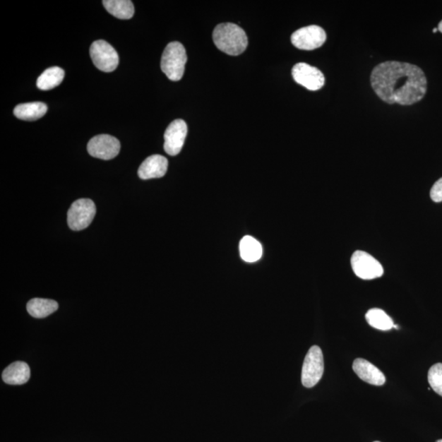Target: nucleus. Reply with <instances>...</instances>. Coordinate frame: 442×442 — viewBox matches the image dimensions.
Returning a JSON list of instances; mask_svg holds the SVG:
<instances>
[{
  "mask_svg": "<svg viewBox=\"0 0 442 442\" xmlns=\"http://www.w3.org/2000/svg\"><path fill=\"white\" fill-rule=\"evenodd\" d=\"M370 82L376 95L388 104L412 105L422 100L426 92L423 70L402 61H388L375 66Z\"/></svg>",
  "mask_w": 442,
  "mask_h": 442,
  "instance_id": "1",
  "label": "nucleus"
},
{
  "mask_svg": "<svg viewBox=\"0 0 442 442\" xmlns=\"http://www.w3.org/2000/svg\"><path fill=\"white\" fill-rule=\"evenodd\" d=\"M213 41L220 51L231 56L243 54L249 44L244 30L234 23L218 25L213 32Z\"/></svg>",
  "mask_w": 442,
  "mask_h": 442,
  "instance_id": "2",
  "label": "nucleus"
},
{
  "mask_svg": "<svg viewBox=\"0 0 442 442\" xmlns=\"http://www.w3.org/2000/svg\"><path fill=\"white\" fill-rule=\"evenodd\" d=\"M186 51L184 45L179 42L169 43L164 50L161 68L167 78L172 81L182 79L184 73L185 64L187 63Z\"/></svg>",
  "mask_w": 442,
  "mask_h": 442,
  "instance_id": "3",
  "label": "nucleus"
},
{
  "mask_svg": "<svg viewBox=\"0 0 442 442\" xmlns=\"http://www.w3.org/2000/svg\"><path fill=\"white\" fill-rule=\"evenodd\" d=\"M325 370L323 356L321 349L318 346L310 348L303 363L301 383L307 388L315 387L320 382Z\"/></svg>",
  "mask_w": 442,
  "mask_h": 442,
  "instance_id": "4",
  "label": "nucleus"
},
{
  "mask_svg": "<svg viewBox=\"0 0 442 442\" xmlns=\"http://www.w3.org/2000/svg\"><path fill=\"white\" fill-rule=\"evenodd\" d=\"M96 214V207L90 199L76 200L68 213V223L71 229L80 231L89 227Z\"/></svg>",
  "mask_w": 442,
  "mask_h": 442,
  "instance_id": "5",
  "label": "nucleus"
},
{
  "mask_svg": "<svg viewBox=\"0 0 442 442\" xmlns=\"http://www.w3.org/2000/svg\"><path fill=\"white\" fill-rule=\"evenodd\" d=\"M90 56L96 68L104 73H112L119 64L117 51L105 40H97L92 44Z\"/></svg>",
  "mask_w": 442,
  "mask_h": 442,
  "instance_id": "6",
  "label": "nucleus"
},
{
  "mask_svg": "<svg viewBox=\"0 0 442 442\" xmlns=\"http://www.w3.org/2000/svg\"><path fill=\"white\" fill-rule=\"evenodd\" d=\"M351 263L354 273L362 280H374L383 275L382 265L366 251H354Z\"/></svg>",
  "mask_w": 442,
  "mask_h": 442,
  "instance_id": "7",
  "label": "nucleus"
},
{
  "mask_svg": "<svg viewBox=\"0 0 442 442\" xmlns=\"http://www.w3.org/2000/svg\"><path fill=\"white\" fill-rule=\"evenodd\" d=\"M327 35L322 28L313 25L298 29L292 35L291 41L296 48L301 50H313L325 43Z\"/></svg>",
  "mask_w": 442,
  "mask_h": 442,
  "instance_id": "8",
  "label": "nucleus"
},
{
  "mask_svg": "<svg viewBox=\"0 0 442 442\" xmlns=\"http://www.w3.org/2000/svg\"><path fill=\"white\" fill-rule=\"evenodd\" d=\"M120 149L119 141L109 135H100L92 138L87 146V150L92 157L106 161L116 157Z\"/></svg>",
  "mask_w": 442,
  "mask_h": 442,
  "instance_id": "9",
  "label": "nucleus"
},
{
  "mask_svg": "<svg viewBox=\"0 0 442 442\" xmlns=\"http://www.w3.org/2000/svg\"><path fill=\"white\" fill-rule=\"evenodd\" d=\"M292 77L297 84L306 89L316 91L325 85V76L320 70L304 63L296 64L292 71Z\"/></svg>",
  "mask_w": 442,
  "mask_h": 442,
  "instance_id": "10",
  "label": "nucleus"
},
{
  "mask_svg": "<svg viewBox=\"0 0 442 442\" xmlns=\"http://www.w3.org/2000/svg\"><path fill=\"white\" fill-rule=\"evenodd\" d=\"M187 133L188 126L183 120H176L169 124L164 135V149L169 155L177 156L181 153Z\"/></svg>",
  "mask_w": 442,
  "mask_h": 442,
  "instance_id": "11",
  "label": "nucleus"
},
{
  "mask_svg": "<svg viewBox=\"0 0 442 442\" xmlns=\"http://www.w3.org/2000/svg\"><path fill=\"white\" fill-rule=\"evenodd\" d=\"M352 369L357 376L364 382L374 385V386H383L386 383V377L381 370H379L366 359L362 358L354 359Z\"/></svg>",
  "mask_w": 442,
  "mask_h": 442,
  "instance_id": "12",
  "label": "nucleus"
},
{
  "mask_svg": "<svg viewBox=\"0 0 442 442\" xmlns=\"http://www.w3.org/2000/svg\"><path fill=\"white\" fill-rule=\"evenodd\" d=\"M167 168L168 161L165 157L152 155L141 164L138 174L142 179L161 178L165 176Z\"/></svg>",
  "mask_w": 442,
  "mask_h": 442,
  "instance_id": "13",
  "label": "nucleus"
},
{
  "mask_svg": "<svg viewBox=\"0 0 442 442\" xmlns=\"http://www.w3.org/2000/svg\"><path fill=\"white\" fill-rule=\"evenodd\" d=\"M30 370L28 364L23 362H14L4 370V383L10 385H23L28 382Z\"/></svg>",
  "mask_w": 442,
  "mask_h": 442,
  "instance_id": "14",
  "label": "nucleus"
},
{
  "mask_svg": "<svg viewBox=\"0 0 442 442\" xmlns=\"http://www.w3.org/2000/svg\"><path fill=\"white\" fill-rule=\"evenodd\" d=\"M48 111V106L41 102L19 104L14 109V115L23 121H37L43 117Z\"/></svg>",
  "mask_w": 442,
  "mask_h": 442,
  "instance_id": "15",
  "label": "nucleus"
},
{
  "mask_svg": "<svg viewBox=\"0 0 442 442\" xmlns=\"http://www.w3.org/2000/svg\"><path fill=\"white\" fill-rule=\"evenodd\" d=\"M27 309L30 316L35 318H45L59 309L58 302L54 300L34 298L28 303Z\"/></svg>",
  "mask_w": 442,
  "mask_h": 442,
  "instance_id": "16",
  "label": "nucleus"
},
{
  "mask_svg": "<svg viewBox=\"0 0 442 442\" xmlns=\"http://www.w3.org/2000/svg\"><path fill=\"white\" fill-rule=\"evenodd\" d=\"M102 4L107 12L119 19H131L135 14V7L130 0H104Z\"/></svg>",
  "mask_w": 442,
  "mask_h": 442,
  "instance_id": "17",
  "label": "nucleus"
},
{
  "mask_svg": "<svg viewBox=\"0 0 442 442\" xmlns=\"http://www.w3.org/2000/svg\"><path fill=\"white\" fill-rule=\"evenodd\" d=\"M239 251L241 259L246 262H255L261 259L262 246L259 241L251 236H245L239 244Z\"/></svg>",
  "mask_w": 442,
  "mask_h": 442,
  "instance_id": "18",
  "label": "nucleus"
},
{
  "mask_svg": "<svg viewBox=\"0 0 442 442\" xmlns=\"http://www.w3.org/2000/svg\"><path fill=\"white\" fill-rule=\"evenodd\" d=\"M64 71L59 66L45 70L37 80V87L41 90H49L59 86L64 79Z\"/></svg>",
  "mask_w": 442,
  "mask_h": 442,
  "instance_id": "19",
  "label": "nucleus"
},
{
  "mask_svg": "<svg viewBox=\"0 0 442 442\" xmlns=\"http://www.w3.org/2000/svg\"><path fill=\"white\" fill-rule=\"evenodd\" d=\"M366 321L370 326L382 331L392 330L394 325L392 318L388 313L378 308L369 310L366 315Z\"/></svg>",
  "mask_w": 442,
  "mask_h": 442,
  "instance_id": "20",
  "label": "nucleus"
},
{
  "mask_svg": "<svg viewBox=\"0 0 442 442\" xmlns=\"http://www.w3.org/2000/svg\"><path fill=\"white\" fill-rule=\"evenodd\" d=\"M429 383L436 393L442 397V364H435L429 369L428 374Z\"/></svg>",
  "mask_w": 442,
  "mask_h": 442,
  "instance_id": "21",
  "label": "nucleus"
},
{
  "mask_svg": "<svg viewBox=\"0 0 442 442\" xmlns=\"http://www.w3.org/2000/svg\"><path fill=\"white\" fill-rule=\"evenodd\" d=\"M430 197L435 203L442 202V178L438 179L431 188Z\"/></svg>",
  "mask_w": 442,
  "mask_h": 442,
  "instance_id": "22",
  "label": "nucleus"
},
{
  "mask_svg": "<svg viewBox=\"0 0 442 442\" xmlns=\"http://www.w3.org/2000/svg\"><path fill=\"white\" fill-rule=\"evenodd\" d=\"M438 30L442 33V20L438 25Z\"/></svg>",
  "mask_w": 442,
  "mask_h": 442,
  "instance_id": "23",
  "label": "nucleus"
},
{
  "mask_svg": "<svg viewBox=\"0 0 442 442\" xmlns=\"http://www.w3.org/2000/svg\"><path fill=\"white\" fill-rule=\"evenodd\" d=\"M438 28H434L433 30L434 33L438 32Z\"/></svg>",
  "mask_w": 442,
  "mask_h": 442,
  "instance_id": "24",
  "label": "nucleus"
},
{
  "mask_svg": "<svg viewBox=\"0 0 442 442\" xmlns=\"http://www.w3.org/2000/svg\"><path fill=\"white\" fill-rule=\"evenodd\" d=\"M436 442H442V439H440L438 441H436Z\"/></svg>",
  "mask_w": 442,
  "mask_h": 442,
  "instance_id": "25",
  "label": "nucleus"
},
{
  "mask_svg": "<svg viewBox=\"0 0 442 442\" xmlns=\"http://www.w3.org/2000/svg\"><path fill=\"white\" fill-rule=\"evenodd\" d=\"M374 442H380V441H374Z\"/></svg>",
  "mask_w": 442,
  "mask_h": 442,
  "instance_id": "26",
  "label": "nucleus"
}]
</instances>
